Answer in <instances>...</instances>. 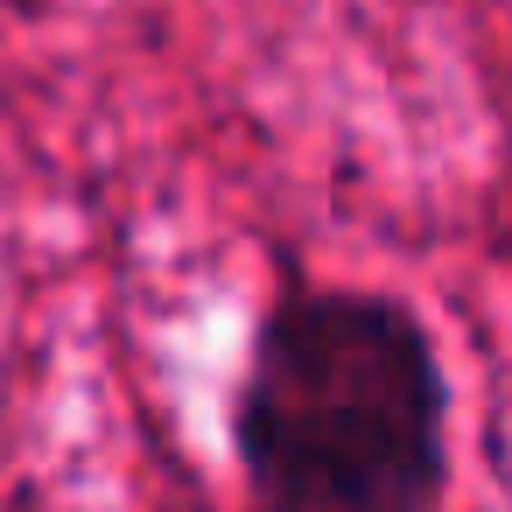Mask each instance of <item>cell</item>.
<instances>
[{"mask_svg":"<svg viewBox=\"0 0 512 512\" xmlns=\"http://www.w3.org/2000/svg\"><path fill=\"white\" fill-rule=\"evenodd\" d=\"M239 435L267 512H421L442 470L435 358L386 302H295L260 344Z\"/></svg>","mask_w":512,"mask_h":512,"instance_id":"1","label":"cell"}]
</instances>
